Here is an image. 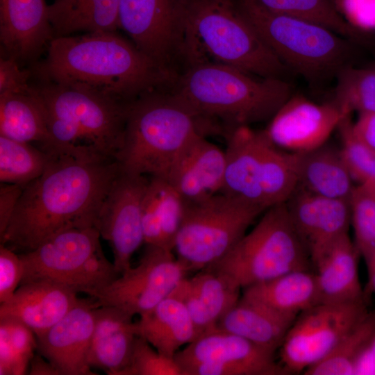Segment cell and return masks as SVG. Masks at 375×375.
I'll return each mask as SVG.
<instances>
[{
    "instance_id": "6da1fadb",
    "label": "cell",
    "mask_w": 375,
    "mask_h": 375,
    "mask_svg": "<svg viewBox=\"0 0 375 375\" xmlns=\"http://www.w3.org/2000/svg\"><path fill=\"white\" fill-rule=\"evenodd\" d=\"M119 172L117 160L51 155L43 174L24 188L1 244L23 253L63 229L95 226Z\"/></svg>"
},
{
    "instance_id": "7a4b0ae2",
    "label": "cell",
    "mask_w": 375,
    "mask_h": 375,
    "mask_svg": "<svg viewBox=\"0 0 375 375\" xmlns=\"http://www.w3.org/2000/svg\"><path fill=\"white\" fill-rule=\"evenodd\" d=\"M37 70L47 82L126 103L171 77L169 70L115 32L54 37Z\"/></svg>"
},
{
    "instance_id": "3957f363",
    "label": "cell",
    "mask_w": 375,
    "mask_h": 375,
    "mask_svg": "<svg viewBox=\"0 0 375 375\" xmlns=\"http://www.w3.org/2000/svg\"><path fill=\"white\" fill-rule=\"evenodd\" d=\"M202 122L206 131L271 119L293 94L288 80L265 78L215 62L190 65L174 92Z\"/></svg>"
},
{
    "instance_id": "277c9868",
    "label": "cell",
    "mask_w": 375,
    "mask_h": 375,
    "mask_svg": "<svg viewBox=\"0 0 375 375\" xmlns=\"http://www.w3.org/2000/svg\"><path fill=\"white\" fill-rule=\"evenodd\" d=\"M178 13L180 51L190 65L215 62L288 81L292 74L244 18L235 0H178Z\"/></svg>"
},
{
    "instance_id": "5b68a950",
    "label": "cell",
    "mask_w": 375,
    "mask_h": 375,
    "mask_svg": "<svg viewBox=\"0 0 375 375\" xmlns=\"http://www.w3.org/2000/svg\"><path fill=\"white\" fill-rule=\"evenodd\" d=\"M205 133L201 120L174 93L153 90L128 103L116 160L122 172L165 178L184 147Z\"/></svg>"
},
{
    "instance_id": "8992f818",
    "label": "cell",
    "mask_w": 375,
    "mask_h": 375,
    "mask_svg": "<svg viewBox=\"0 0 375 375\" xmlns=\"http://www.w3.org/2000/svg\"><path fill=\"white\" fill-rule=\"evenodd\" d=\"M33 90L44 110L50 133L70 153L116 160L129 102L49 82Z\"/></svg>"
},
{
    "instance_id": "52a82bcc",
    "label": "cell",
    "mask_w": 375,
    "mask_h": 375,
    "mask_svg": "<svg viewBox=\"0 0 375 375\" xmlns=\"http://www.w3.org/2000/svg\"><path fill=\"white\" fill-rule=\"evenodd\" d=\"M244 18L292 72L320 85L351 65L347 38L320 24L266 10L248 0H235Z\"/></svg>"
},
{
    "instance_id": "ba28073f",
    "label": "cell",
    "mask_w": 375,
    "mask_h": 375,
    "mask_svg": "<svg viewBox=\"0 0 375 375\" xmlns=\"http://www.w3.org/2000/svg\"><path fill=\"white\" fill-rule=\"evenodd\" d=\"M311 265L284 203L267 208L225 256L204 269L240 290Z\"/></svg>"
},
{
    "instance_id": "9c48e42d",
    "label": "cell",
    "mask_w": 375,
    "mask_h": 375,
    "mask_svg": "<svg viewBox=\"0 0 375 375\" xmlns=\"http://www.w3.org/2000/svg\"><path fill=\"white\" fill-rule=\"evenodd\" d=\"M100 237L94 226L70 227L19 253L24 266L21 283L49 279L91 296L119 276L104 256Z\"/></svg>"
},
{
    "instance_id": "30bf717a",
    "label": "cell",
    "mask_w": 375,
    "mask_h": 375,
    "mask_svg": "<svg viewBox=\"0 0 375 375\" xmlns=\"http://www.w3.org/2000/svg\"><path fill=\"white\" fill-rule=\"evenodd\" d=\"M266 210L223 192L186 203L174 251L190 272L225 256Z\"/></svg>"
},
{
    "instance_id": "8fae6325",
    "label": "cell",
    "mask_w": 375,
    "mask_h": 375,
    "mask_svg": "<svg viewBox=\"0 0 375 375\" xmlns=\"http://www.w3.org/2000/svg\"><path fill=\"white\" fill-rule=\"evenodd\" d=\"M367 311V300H360L318 303L300 312L279 348L287 374L304 372L323 360Z\"/></svg>"
},
{
    "instance_id": "7c38bea8",
    "label": "cell",
    "mask_w": 375,
    "mask_h": 375,
    "mask_svg": "<svg viewBox=\"0 0 375 375\" xmlns=\"http://www.w3.org/2000/svg\"><path fill=\"white\" fill-rule=\"evenodd\" d=\"M188 269L173 251L147 244L137 266L131 267L91 297L99 306L141 315L168 297Z\"/></svg>"
},
{
    "instance_id": "4fadbf2b",
    "label": "cell",
    "mask_w": 375,
    "mask_h": 375,
    "mask_svg": "<svg viewBox=\"0 0 375 375\" xmlns=\"http://www.w3.org/2000/svg\"><path fill=\"white\" fill-rule=\"evenodd\" d=\"M274 351L238 335L216 330L175 355L183 375H284Z\"/></svg>"
},
{
    "instance_id": "5bb4252c",
    "label": "cell",
    "mask_w": 375,
    "mask_h": 375,
    "mask_svg": "<svg viewBox=\"0 0 375 375\" xmlns=\"http://www.w3.org/2000/svg\"><path fill=\"white\" fill-rule=\"evenodd\" d=\"M149 176L119 172L99 209L95 226L109 242L120 275L131 267L133 253L144 243L142 210Z\"/></svg>"
},
{
    "instance_id": "9a60e30c",
    "label": "cell",
    "mask_w": 375,
    "mask_h": 375,
    "mask_svg": "<svg viewBox=\"0 0 375 375\" xmlns=\"http://www.w3.org/2000/svg\"><path fill=\"white\" fill-rule=\"evenodd\" d=\"M348 115L333 101L317 103L292 94L271 118L265 131L278 148L303 153L326 143Z\"/></svg>"
},
{
    "instance_id": "2e32d148",
    "label": "cell",
    "mask_w": 375,
    "mask_h": 375,
    "mask_svg": "<svg viewBox=\"0 0 375 375\" xmlns=\"http://www.w3.org/2000/svg\"><path fill=\"white\" fill-rule=\"evenodd\" d=\"M119 28L142 52L169 70L181 44L178 0H120Z\"/></svg>"
},
{
    "instance_id": "e0dca14e",
    "label": "cell",
    "mask_w": 375,
    "mask_h": 375,
    "mask_svg": "<svg viewBox=\"0 0 375 375\" xmlns=\"http://www.w3.org/2000/svg\"><path fill=\"white\" fill-rule=\"evenodd\" d=\"M226 168L221 192L265 210L263 185L272 144L265 130L240 126L226 134Z\"/></svg>"
},
{
    "instance_id": "ac0fdd59",
    "label": "cell",
    "mask_w": 375,
    "mask_h": 375,
    "mask_svg": "<svg viewBox=\"0 0 375 375\" xmlns=\"http://www.w3.org/2000/svg\"><path fill=\"white\" fill-rule=\"evenodd\" d=\"M99 304L81 299L59 322L37 338V350L60 375H97L88 363L94 326V310Z\"/></svg>"
},
{
    "instance_id": "d6986e66",
    "label": "cell",
    "mask_w": 375,
    "mask_h": 375,
    "mask_svg": "<svg viewBox=\"0 0 375 375\" xmlns=\"http://www.w3.org/2000/svg\"><path fill=\"white\" fill-rule=\"evenodd\" d=\"M285 205L312 265L333 242L349 233V200L326 198L297 188Z\"/></svg>"
},
{
    "instance_id": "ffe728a7",
    "label": "cell",
    "mask_w": 375,
    "mask_h": 375,
    "mask_svg": "<svg viewBox=\"0 0 375 375\" xmlns=\"http://www.w3.org/2000/svg\"><path fill=\"white\" fill-rule=\"evenodd\" d=\"M225 168L224 151L199 133L182 149L165 179L186 203L194 202L221 192Z\"/></svg>"
},
{
    "instance_id": "44dd1931",
    "label": "cell",
    "mask_w": 375,
    "mask_h": 375,
    "mask_svg": "<svg viewBox=\"0 0 375 375\" xmlns=\"http://www.w3.org/2000/svg\"><path fill=\"white\" fill-rule=\"evenodd\" d=\"M79 301L77 293L61 283L34 279L21 283L12 297L1 303L0 318L20 321L39 338Z\"/></svg>"
},
{
    "instance_id": "7402d4cb",
    "label": "cell",
    "mask_w": 375,
    "mask_h": 375,
    "mask_svg": "<svg viewBox=\"0 0 375 375\" xmlns=\"http://www.w3.org/2000/svg\"><path fill=\"white\" fill-rule=\"evenodd\" d=\"M54 38L45 0H0V41L3 56L35 58Z\"/></svg>"
},
{
    "instance_id": "603a6c76",
    "label": "cell",
    "mask_w": 375,
    "mask_h": 375,
    "mask_svg": "<svg viewBox=\"0 0 375 375\" xmlns=\"http://www.w3.org/2000/svg\"><path fill=\"white\" fill-rule=\"evenodd\" d=\"M137 335L133 317L110 306L94 310V326L88 353L91 368L108 375H123L128 367Z\"/></svg>"
},
{
    "instance_id": "cb8c5ba5",
    "label": "cell",
    "mask_w": 375,
    "mask_h": 375,
    "mask_svg": "<svg viewBox=\"0 0 375 375\" xmlns=\"http://www.w3.org/2000/svg\"><path fill=\"white\" fill-rule=\"evenodd\" d=\"M360 251L349 233L333 242L314 262L319 303L367 300L358 275Z\"/></svg>"
},
{
    "instance_id": "d4e9b609",
    "label": "cell",
    "mask_w": 375,
    "mask_h": 375,
    "mask_svg": "<svg viewBox=\"0 0 375 375\" xmlns=\"http://www.w3.org/2000/svg\"><path fill=\"white\" fill-rule=\"evenodd\" d=\"M170 297L185 306L195 327L197 338L217 330L221 318L240 299V290L230 287L212 272L203 269L183 278Z\"/></svg>"
},
{
    "instance_id": "484cf974",
    "label": "cell",
    "mask_w": 375,
    "mask_h": 375,
    "mask_svg": "<svg viewBox=\"0 0 375 375\" xmlns=\"http://www.w3.org/2000/svg\"><path fill=\"white\" fill-rule=\"evenodd\" d=\"M0 135L36 143L51 155L72 156L50 133L43 107L33 87L28 93L0 95Z\"/></svg>"
},
{
    "instance_id": "4316f807",
    "label": "cell",
    "mask_w": 375,
    "mask_h": 375,
    "mask_svg": "<svg viewBox=\"0 0 375 375\" xmlns=\"http://www.w3.org/2000/svg\"><path fill=\"white\" fill-rule=\"evenodd\" d=\"M185 207V201L166 179L149 176L142 210L144 243L174 251Z\"/></svg>"
},
{
    "instance_id": "83f0119b",
    "label": "cell",
    "mask_w": 375,
    "mask_h": 375,
    "mask_svg": "<svg viewBox=\"0 0 375 375\" xmlns=\"http://www.w3.org/2000/svg\"><path fill=\"white\" fill-rule=\"evenodd\" d=\"M297 317L278 313L240 297L221 318L217 329L238 335L275 352Z\"/></svg>"
},
{
    "instance_id": "f1b7e54d",
    "label": "cell",
    "mask_w": 375,
    "mask_h": 375,
    "mask_svg": "<svg viewBox=\"0 0 375 375\" xmlns=\"http://www.w3.org/2000/svg\"><path fill=\"white\" fill-rule=\"evenodd\" d=\"M298 155V186L314 194L349 200L353 181L340 149L324 144Z\"/></svg>"
},
{
    "instance_id": "f546056e",
    "label": "cell",
    "mask_w": 375,
    "mask_h": 375,
    "mask_svg": "<svg viewBox=\"0 0 375 375\" xmlns=\"http://www.w3.org/2000/svg\"><path fill=\"white\" fill-rule=\"evenodd\" d=\"M137 335L162 354L174 358L182 346L197 338L192 320L184 304L169 296L136 322Z\"/></svg>"
},
{
    "instance_id": "4dcf8cb0",
    "label": "cell",
    "mask_w": 375,
    "mask_h": 375,
    "mask_svg": "<svg viewBox=\"0 0 375 375\" xmlns=\"http://www.w3.org/2000/svg\"><path fill=\"white\" fill-rule=\"evenodd\" d=\"M241 297L291 316L319 303L315 272L310 270L292 271L249 286Z\"/></svg>"
},
{
    "instance_id": "1f68e13d",
    "label": "cell",
    "mask_w": 375,
    "mask_h": 375,
    "mask_svg": "<svg viewBox=\"0 0 375 375\" xmlns=\"http://www.w3.org/2000/svg\"><path fill=\"white\" fill-rule=\"evenodd\" d=\"M374 333L375 310H368L327 356L303 374L353 375L356 360Z\"/></svg>"
},
{
    "instance_id": "d6a6232c",
    "label": "cell",
    "mask_w": 375,
    "mask_h": 375,
    "mask_svg": "<svg viewBox=\"0 0 375 375\" xmlns=\"http://www.w3.org/2000/svg\"><path fill=\"white\" fill-rule=\"evenodd\" d=\"M51 156L33 144L0 135L1 183L27 185L43 174Z\"/></svg>"
},
{
    "instance_id": "836d02e7",
    "label": "cell",
    "mask_w": 375,
    "mask_h": 375,
    "mask_svg": "<svg viewBox=\"0 0 375 375\" xmlns=\"http://www.w3.org/2000/svg\"><path fill=\"white\" fill-rule=\"evenodd\" d=\"M33 331L19 320L0 318V375L26 373L38 347Z\"/></svg>"
},
{
    "instance_id": "e575fe53",
    "label": "cell",
    "mask_w": 375,
    "mask_h": 375,
    "mask_svg": "<svg viewBox=\"0 0 375 375\" xmlns=\"http://www.w3.org/2000/svg\"><path fill=\"white\" fill-rule=\"evenodd\" d=\"M276 13L308 20L350 38L354 28L339 13L331 0H248Z\"/></svg>"
},
{
    "instance_id": "d590c367",
    "label": "cell",
    "mask_w": 375,
    "mask_h": 375,
    "mask_svg": "<svg viewBox=\"0 0 375 375\" xmlns=\"http://www.w3.org/2000/svg\"><path fill=\"white\" fill-rule=\"evenodd\" d=\"M335 99L343 111L351 115L375 112V69H357L349 65L336 76Z\"/></svg>"
},
{
    "instance_id": "8d00e7d4",
    "label": "cell",
    "mask_w": 375,
    "mask_h": 375,
    "mask_svg": "<svg viewBox=\"0 0 375 375\" xmlns=\"http://www.w3.org/2000/svg\"><path fill=\"white\" fill-rule=\"evenodd\" d=\"M349 203L353 242L362 256L375 249V181L354 186Z\"/></svg>"
},
{
    "instance_id": "74e56055",
    "label": "cell",
    "mask_w": 375,
    "mask_h": 375,
    "mask_svg": "<svg viewBox=\"0 0 375 375\" xmlns=\"http://www.w3.org/2000/svg\"><path fill=\"white\" fill-rule=\"evenodd\" d=\"M350 115L340 124V153L353 179L358 184L375 181V151L361 142L353 133Z\"/></svg>"
},
{
    "instance_id": "f35d334b",
    "label": "cell",
    "mask_w": 375,
    "mask_h": 375,
    "mask_svg": "<svg viewBox=\"0 0 375 375\" xmlns=\"http://www.w3.org/2000/svg\"><path fill=\"white\" fill-rule=\"evenodd\" d=\"M123 375H183V372L174 358L162 354L138 335Z\"/></svg>"
},
{
    "instance_id": "ab89813d",
    "label": "cell",
    "mask_w": 375,
    "mask_h": 375,
    "mask_svg": "<svg viewBox=\"0 0 375 375\" xmlns=\"http://www.w3.org/2000/svg\"><path fill=\"white\" fill-rule=\"evenodd\" d=\"M119 3L120 0H96L75 24L71 35L78 32H115L119 28Z\"/></svg>"
},
{
    "instance_id": "60d3db41",
    "label": "cell",
    "mask_w": 375,
    "mask_h": 375,
    "mask_svg": "<svg viewBox=\"0 0 375 375\" xmlns=\"http://www.w3.org/2000/svg\"><path fill=\"white\" fill-rule=\"evenodd\" d=\"M96 0H55L48 5L49 18L54 37L70 35L77 21Z\"/></svg>"
},
{
    "instance_id": "b9f144b4",
    "label": "cell",
    "mask_w": 375,
    "mask_h": 375,
    "mask_svg": "<svg viewBox=\"0 0 375 375\" xmlns=\"http://www.w3.org/2000/svg\"><path fill=\"white\" fill-rule=\"evenodd\" d=\"M24 266L17 252L0 245V303L10 299L20 285Z\"/></svg>"
},
{
    "instance_id": "7bdbcfd3",
    "label": "cell",
    "mask_w": 375,
    "mask_h": 375,
    "mask_svg": "<svg viewBox=\"0 0 375 375\" xmlns=\"http://www.w3.org/2000/svg\"><path fill=\"white\" fill-rule=\"evenodd\" d=\"M19 63L13 58L4 56L1 57L0 95L25 94L32 90L33 86L28 82L29 72L21 69Z\"/></svg>"
},
{
    "instance_id": "ee69618b",
    "label": "cell",
    "mask_w": 375,
    "mask_h": 375,
    "mask_svg": "<svg viewBox=\"0 0 375 375\" xmlns=\"http://www.w3.org/2000/svg\"><path fill=\"white\" fill-rule=\"evenodd\" d=\"M337 1L350 26L364 30H375V0Z\"/></svg>"
},
{
    "instance_id": "f6af8a7d",
    "label": "cell",
    "mask_w": 375,
    "mask_h": 375,
    "mask_svg": "<svg viewBox=\"0 0 375 375\" xmlns=\"http://www.w3.org/2000/svg\"><path fill=\"white\" fill-rule=\"evenodd\" d=\"M25 185L1 183L0 237L5 232Z\"/></svg>"
},
{
    "instance_id": "bcb514c9",
    "label": "cell",
    "mask_w": 375,
    "mask_h": 375,
    "mask_svg": "<svg viewBox=\"0 0 375 375\" xmlns=\"http://www.w3.org/2000/svg\"><path fill=\"white\" fill-rule=\"evenodd\" d=\"M352 130L355 135L364 144L375 151V112L358 113Z\"/></svg>"
},
{
    "instance_id": "7dc6e473",
    "label": "cell",
    "mask_w": 375,
    "mask_h": 375,
    "mask_svg": "<svg viewBox=\"0 0 375 375\" xmlns=\"http://www.w3.org/2000/svg\"><path fill=\"white\" fill-rule=\"evenodd\" d=\"M353 375H375V333L357 359Z\"/></svg>"
},
{
    "instance_id": "c3c4849f",
    "label": "cell",
    "mask_w": 375,
    "mask_h": 375,
    "mask_svg": "<svg viewBox=\"0 0 375 375\" xmlns=\"http://www.w3.org/2000/svg\"><path fill=\"white\" fill-rule=\"evenodd\" d=\"M29 365L31 375H60L56 367L40 353L34 354Z\"/></svg>"
},
{
    "instance_id": "681fc988",
    "label": "cell",
    "mask_w": 375,
    "mask_h": 375,
    "mask_svg": "<svg viewBox=\"0 0 375 375\" xmlns=\"http://www.w3.org/2000/svg\"><path fill=\"white\" fill-rule=\"evenodd\" d=\"M362 257L365 259L368 274L367 286L364 290L365 297H367L371 293H375V249L366 253Z\"/></svg>"
}]
</instances>
